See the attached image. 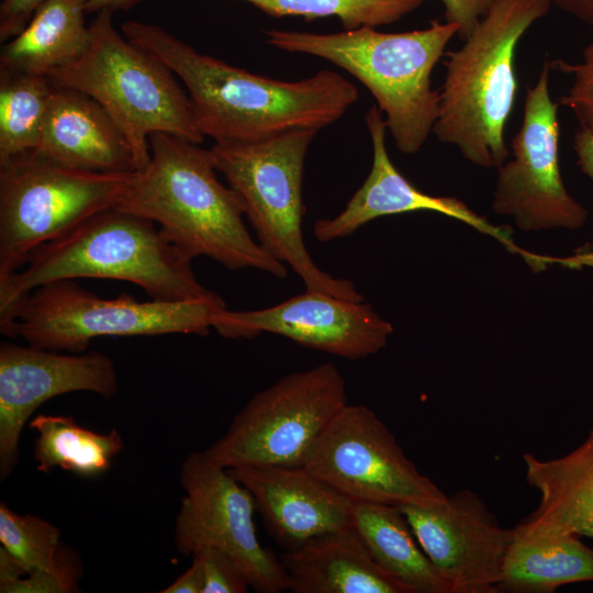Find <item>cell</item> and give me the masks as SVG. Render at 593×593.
I'll use <instances>...</instances> for the list:
<instances>
[{
	"label": "cell",
	"instance_id": "obj_1",
	"mask_svg": "<svg viewBox=\"0 0 593 593\" xmlns=\"http://www.w3.org/2000/svg\"><path fill=\"white\" fill-rule=\"evenodd\" d=\"M123 35L183 82L197 125L215 143H253L299 128L320 130L357 101V88L327 69L283 81L204 55L158 25L126 21Z\"/></svg>",
	"mask_w": 593,
	"mask_h": 593
},
{
	"label": "cell",
	"instance_id": "obj_2",
	"mask_svg": "<svg viewBox=\"0 0 593 593\" xmlns=\"http://www.w3.org/2000/svg\"><path fill=\"white\" fill-rule=\"evenodd\" d=\"M199 145L152 134L150 159L134 171L116 208L156 223L192 259L205 256L231 270L251 268L284 279L287 266L251 236L237 193L220 181L210 149Z\"/></svg>",
	"mask_w": 593,
	"mask_h": 593
},
{
	"label": "cell",
	"instance_id": "obj_3",
	"mask_svg": "<svg viewBox=\"0 0 593 593\" xmlns=\"http://www.w3.org/2000/svg\"><path fill=\"white\" fill-rule=\"evenodd\" d=\"M192 258L153 221L110 208L38 247L20 270L0 279V315L35 288L79 278L132 282L150 299L214 296L197 279Z\"/></svg>",
	"mask_w": 593,
	"mask_h": 593
},
{
	"label": "cell",
	"instance_id": "obj_4",
	"mask_svg": "<svg viewBox=\"0 0 593 593\" xmlns=\"http://www.w3.org/2000/svg\"><path fill=\"white\" fill-rule=\"evenodd\" d=\"M458 31L455 23L434 20L425 29L401 33L361 26L329 34L271 29L265 35L278 49L326 59L357 78L384 113L396 148L412 155L433 133L439 91L430 77Z\"/></svg>",
	"mask_w": 593,
	"mask_h": 593
},
{
	"label": "cell",
	"instance_id": "obj_5",
	"mask_svg": "<svg viewBox=\"0 0 593 593\" xmlns=\"http://www.w3.org/2000/svg\"><path fill=\"white\" fill-rule=\"evenodd\" d=\"M550 7L549 0H497L462 46L445 53L433 133L473 165L500 167L508 157L504 130L518 89L516 48Z\"/></svg>",
	"mask_w": 593,
	"mask_h": 593
},
{
	"label": "cell",
	"instance_id": "obj_6",
	"mask_svg": "<svg viewBox=\"0 0 593 593\" xmlns=\"http://www.w3.org/2000/svg\"><path fill=\"white\" fill-rule=\"evenodd\" d=\"M112 14L97 13L87 51L47 77L54 85L89 96L103 108L128 144L137 171L150 159L152 134L168 133L197 144L204 135L175 74L119 33Z\"/></svg>",
	"mask_w": 593,
	"mask_h": 593
},
{
	"label": "cell",
	"instance_id": "obj_7",
	"mask_svg": "<svg viewBox=\"0 0 593 593\" xmlns=\"http://www.w3.org/2000/svg\"><path fill=\"white\" fill-rule=\"evenodd\" d=\"M316 132L299 128L253 143H214L210 152L268 254L288 265L306 290L363 301L353 281L335 278L314 262L303 239L304 161Z\"/></svg>",
	"mask_w": 593,
	"mask_h": 593
},
{
	"label": "cell",
	"instance_id": "obj_8",
	"mask_svg": "<svg viewBox=\"0 0 593 593\" xmlns=\"http://www.w3.org/2000/svg\"><path fill=\"white\" fill-rule=\"evenodd\" d=\"M226 307L217 294L189 301H138L127 293L99 296L75 280L42 284L0 315V331L29 345L80 354L103 336L208 335Z\"/></svg>",
	"mask_w": 593,
	"mask_h": 593
},
{
	"label": "cell",
	"instance_id": "obj_9",
	"mask_svg": "<svg viewBox=\"0 0 593 593\" xmlns=\"http://www.w3.org/2000/svg\"><path fill=\"white\" fill-rule=\"evenodd\" d=\"M133 174L71 169L34 153L1 164L0 279L42 245L116 208Z\"/></svg>",
	"mask_w": 593,
	"mask_h": 593
},
{
	"label": "cell",
	"instance_id": "obj_10",
	"mask_svg": "<svg viewBox=\"0 0 593 593\" xmlns=\"http://www.w3.org/2000/svg\"><path fill=\"white\" fill-rule=\"evenodd\" d=\"M347 403L334 363L292 372L254 394L204 454L225 469L303 467Z\"/></svg>",
	"mask_w": 593,
	"mask_h": 593
},
{
	"label": "cell",
	"instance_id": "obj_11",
	"mask_svg": "<svg viewBox=\"0 0 593 593\" xmlns=\"http://www.w3.org/2000/svg\"><path fill=\"white\" fill-rule=\"evenodd\" d=\"M303 467L355 504L437 506L447 499L362 404L338 412Z\"/></svg>",
	"mask_w": 593,
	"mask_h": 593
},
{
	"label": "cell",
	"instance_id": "obj_12",
	"mask_svg": "<svg viewBox=\"0 0 593 593\" xmlns=\"http://www.w3.org/2000/svg\"><path fill=\"white\" fill-rule=\"evenodd\" d=\"M179 481L186 493L176 517L174 540L181 555L217 548L237 562L255 591L289 590L281 559L258 540L251 493L227 469L211 461L204 451H193L181 463Z\"/></svg>",
	"mask_w": 593,
	"mask_h": 593
},
{
	"label": "cell",
	"instance_id": "obj_13",
	"mask_svg": "<svg viewBox=\"0 0 593 593\" xmlns=\"http://www.w3.org/2000/svg\"><path fill=\"white\" fill-rule=\"evenodd\" d=\"M550 61L545 60L527 89L523 121L512 139L513 158L499 168L492 209L522 231L575 230L588 210L564 187L559 167L558 105L549 92Z\"/></svg>",
	"mask_w": 593,
	"mask_h": 593
},
{
	"label": "cell",
	"instance_id": "obj_14",
	"mask_svg": "<svg viewBox=\"0 0 593 593\" xmlns=\"http://www.w3.org/2000/svg\"><path fill=\"white\" fill-rule=\"evenodd\" d=\"M213 328L231 339L271 333L350 360L377 354L393 332L392 325L366 300H346L310 290L261 310L224 307L214 315Z\"/></svg>",
	"mask_w": 593,
	"mask_h": 593
},
{
	"label": "cell",
	"instance_id": "obj_15",
	"mask_svg": "<svg viewBox=\"0 0 593 593\" xmlns=\"http://www.w3.org/2000/svg\"><path fill=\"white\" fill-rule=\"evenodd\" d=\"M429 560L451 593H499L513 528L502 527L484 501L469 489L437 506H400Z\"/></svg>",
	"mask_w": 593,
	"mask_h": 593
},
{
	"label": "cell",
	"instance_id": "obj_16",
	"mask_svg": "<svg viewBox=\"0 0 593 593\" xmlns=\"http://www.w3.org/2000/svg\"><path fill=\"white\" fill-rule=\"evenodd\" d=\"M113 361L93 350L60 354L33 345H0V480L14 470L23 427L47 400L75 391L104 399L118 391Z\"/></svg>",
	"mask_w": 593,
	"mask_h": 593
},
{
	"label": "cell",
	"instance_id": "obj_17",
	"mask_svg": "<svg viewBox=\"0 0 593 593\" xmlns=\"http://www.w3.org/2000/svg\"><path fill=\"white\" fill-rule=\"evenodd\" d=\"M366 124L372 143L371 170L342 212L334 217L315 222L313 234L318 242L326 243L350 236L362 225L381 216L432 211L494 237L507 249L524 257L534 269L542 267L546 257L517 247L513 242L511 227L490 223L457 198L430 195L414 187L389 157L385 145L388 127L378 105L368 110Z\"/></svg>",
	"mask_w": 593,
	"mask_h": 593
},
{
	"label": "cell",
	"instance_id": "obj_18",
	"mask_svg": "<svg viewBox=\"0 0 593 593\" xmlns=\"http://www.w3.org/2000/svg\"><path fill=\"white\" fill-rule=\"evenodd\" d=\"M227 470L251 493L268 533L284 550L353 525L356 504L304 467Z\"/></svg>",
	"mask_w": 593,
	"mask_h": 593
},
{
	"label": "cell",
	"instance_id": "obj_19",
	"mask_svg": "<svg viewBox=\"0 0 593 593\" xmlns=\"http://www.w3.org/2000/svg\"><path fill=\"white\" fill-rule=\"evenodd\" d=\"M34 154L77 170L136 171L128 144L103 108L89 96L57 85Z\"/></svg>",
	"mask_w": 593,
	"mask_h": 593
},
{
	"label": "cell",
	"instance_id": "obj_20",
	"mask_svg": "<svg viewBox=\"0 0 593 593\" xmlns=\"http://www.w3.org/2000/svg\"><path fill=\"white\" fill-rule=\"evenodd\" d=\"M525 480L538 506L514 528L516 536L574 535L593 538V426L570 452L540 459L524 454Z\"/></svg>",
	"mask_w": 593,
	"mask_h": 593
},
{
	"label": "cell",
	"instance_id": "obj_21",
	"mask_svg": "<svg viewBox=\"0 0 593 593\" xmlns=\"http://www.w3.org/2000/svg\"><path fill=\"white\" fill-rule=\"evenodd\" d=\"M281 562L293 593H407L377 564L353 527L284 550Z\"/></svg>",
	"mask_w": 593,
	"mask_h": 593
},
{
	"label": "cell",
	"instance_id": "obj_22",
	"mask_svg": "<svg viewBox=\"0 0 593 593\" xmlns=\"http://www.w3.org/2000/svg\"><path fill=\"white\" fill-rule=\"evenodd\" d=\"M88 0H43L25 27L1 48L0 69L48 76L87 51Z\"/></svg>",
	"mask_w": 593,
	"mask_h": 593
},
{
	"label": "cell",
	"instance_id": "obj_23",
	"mask_svg": "<svg viewBox=\"0 0 593 593\" xmlns=\"http://www.w3.org/2000/svg\"><path fill=\"white\" fill-rule=\"evenodd\" d=\"M351 527L377 564L407 593H451L400 506L356 504Z\"/></svg>",
	"mask_w": 593,
	"mask_h": 593
},
{
	"label": "cell",
	"instance_id": "obj_24",
	"mask_svg": "<svg viewBox=\"0 0 593 593\" xmlns=\"http://www.w3.org/2000/svg\"><path fill=\"white\" fill-rule=\"evenodd\" d=\"M579 536H516L505 555L500 592L553 593L593 582V548Z\"/></svg>",
	"mask_w": 593,
	"mask_h": 593
},
{
	"label": "cell",
	"instance_id": "obj_25",
	"mask_svg": "<svg viewBox=\"0 0 593 593\" xmlns=\"http://www.w3.org/2000/svg\"><path fill=\"white\" fill-rule=\"evenodd\" d=\"M30 427L37 433L33 458L43 473L60 468L94 477L107 471L123 448L118 429L98 433L80 426L72 416L38 414Z\"/></svg>",
	"mask_w": 593,
	"mask_h": 593
},
{
	"label": "cell",
	"instance_id": "obj_26",
	"mask_svg": "<svg viewBox=\"0 0 593 593\" xmlns=\"http://www.w3.org/2000/svg\"><path fill=\"white\" fill-rule=\"evenodd\" d=\"M0 165L36 150L54 88L47 76L0 69Z\"/></svg>",
	"mask_w": 593,
	"mask_h": 593
},
{
	"label": "cell",
	"instance_id": "obj_27",
	"mask_svg": "<svg viewBox=\"0 0 593 593\" xmlns=\"http://www.w3.org/2000/svg\"><path fill=\"white\" fill-rule=\"evenodd\" d=\"M272 16L305 20L335 16L345 30L394 23L425 0H243Z\"/></svg>",
	"mask_w": 593,
	"mask_h": 593
},
{
	"label": "cell",
	"instance_id": "obj_28",
	"mask_svg": "<svg viewBox=\"0 0 593 593\" xmlns=\"http://www.w3.org/2000/svg\"><path fill=\"white\" fill-rule=\"evenodd\" d=\"M0 542L26 574L56 570L74 556L61 547L60 529L35 515H20L0 503Z\"/></svg>",
	"mask_w": 593,
	"mask_h": 593
},
{
	"label": "cell",
	"instance_id": "obj_29",
	"mask_svg": "<svg viewBox=\"0 0 593 593\" xmlns=\"http://www.w3.org/2000/svg\"><path fill=\"white\" fill-rule=\"evenodd\" d=\"M550 67L572 76V85L560 98L559 104L568 108L580 127L593 137V42L584 47L580 61L555 59L550 61Z\"/></svg>",
	"mask_w": 593,
	"mask_h": 593
},
{
	"label": "cell",
	"instance_id": "obj_30",
	"mask_svg": "<svg viewBox=\"0 0 593 593\" xmlns=\"http://www.w3.org/2000/svg\"><path fill=\"white\" fill-rule=\"evenodd\" d=\"M192 556L202 560L204 588L202 593H246L250 586L237 562L225 551L206 547Z\"/></svg>",
	"mask_w": 593,
	"mask_h": 593
},
{
	"label": "cell",
	"instance_id": "obj_31",
	"mask_svg": "<svg viewBox=\"0 0 593 593\" xmlns=\"http://www.w3.org/2000/svg\"><path fill=\"white\" fill-rule=\"evenodd\" d=\"M78 569L75 558H71L63 567L29 574L26 579L0 585L2 593H67L77 590Z\"/></svg>",
	"mask_w": 593,
	"mask_h": 593
},
{
	"label": "cell",
	"instance_id": "obj_32",
	"mask_svg": "<svg viewBox=\"0 0 593 593\" xmlns=\"http://www.w3.org/2000/svg\"><path fill=\"white\" fill-rule=\"evenodd\" d=\"M447 22L458 25V36L465 41L497 0H440Z\"/></svg>",
	"mask_w": 593,
	"mask_h": 593
},
{
	"label": "cell",
	"instance_id": "obj_33",
	"mask_svg": "<svg viewBox=\"0 0 593 593\" xmlns=\"http://www.w3.org/2000/svg\"><path fill=\"white\" fill-rule=\"evenodd\" d=\"M43 0H3L0 5V40L9 41L27 24Z\"/></svg>",
	"mask_w": 593,
	"mask_h": 593
},
{
	"label": "cell",
	"instance_id": "obj_34",
	"mask_svg": "<svg viewBox=\"0 0 593 593\" xmlns=\"http://www.w3.org/2000/svg\"><path fill=\"white\" fill-rule=\"evenodd\" d=\"M191 566L180 574L161 593H202L204 588V569L202 560L192 556Z\"/></svg>",
	"mask_w": 593,
	"mask_h": 593
},
{
	"label": "cell",
	"instance_id": "obj_35",
	"mask_svg": "<svg viewBox=\"0 0 593 593\" xmlns=\"http://www.w3.org/2000/svg\"><path fill=\"white\" fill-rule=\"evenodd\" d=\"M573 149L578 167L593 180V137L584 128L579 127L574 133Z\"/></svg>",
	"mask_w": 593,
	"mask_h": 593
},
{
	"label": "cell",
	"instance_id": "obj_36",
	"mask_svg": "<svg viewBox=\"0 0 593 593\" xmlns=\"http://www.w3.org/2000/svg\"><path fill=\"white\" fill-rule=\"evenodd\" d=\"M558 9L593 29V0H549Z\"/></svg>",
	"mask_w": 593,
	"mask_h": 593
},
{
	"label": "cell",
	"instance_id": "obj_37",
	"mask_svg": "<svg viewBox=\"0 0 593 593\" xmlns=\"http://www.w3.org/2000/svg\"><path fill=\"white\" fill-rule=\"evenodd\" d=\"M141 1L142 0H88L87 12L99 13L101 11L114 12L116 10H126Z\"/></svg>",
	"mask_w": 593,
	"mask_h": 593
}]
</instances>
